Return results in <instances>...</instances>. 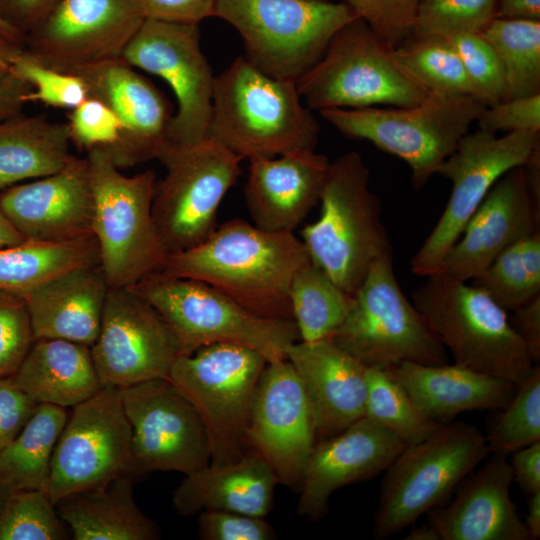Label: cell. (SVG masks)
<instances>
[{
    "label": "cell",
    "mask_w": 540,
    "mask_h": 540,
    "mask_svg": "<svg viewBox=\"0 0 540 540\" xmlns=\"http://www.w3.org/2000/svg\"><path fill=\"white\" fill-rule=\"evenodd\" d=\"M310 261L294 232L265 231L235 218L199 245L168 253L163 270L204 282L256 316L293 320L290 285Z\"/></svg>",
    "instance_id": "6da1fadb"
},
{
    "label": "cell",
    "mask_w": 540,
    "mask_h": 540,
    "mask_svg": "<svg viewBox=\"0 0 540 540\" xmlns=\"http://www.w3.org/2000/svg\"><path fill=\"white\" fill-rule=\"evenodd\" d=\"M320 131L296 82L272 78L244 56L215 76L209 137L242 160L315 150Z\"/></svg>",
    "instance_id": "7a4b0ae2"
},
{
    "label": "cell",
    "mask_w": 540,
    "mask_h": 540,
    "mask_svg": "<svg viewBox=\"0 0 540 540\" xmlns=\"http://www.w3.org/2000/svg\"><path fill=\"white\" fill-rule=\"evenodd\" d=\"M319 218L301 231L311 261L354 295L371 265L392 257L381 202L370 188V170L354 151L333 162L321 193Z\"/></svg>",
    "instance_id": "3957f363"
},
{
    "label": "cell",
    "mask_w": 540,
    "mask_h": 540,
    "mask_svg": "<svg viewBox=\"0 0 540 540\" xmlns=\"http://www.w3.org/2000/svg\"><path fill=\"white\" fill-rule=\"evenodd\" d=\"M412 303L454 364L516 385L535 366L507 311L474 284L434 273L412 292Z\"/></svg>",
    "instance_id": "277c9868"
},
{
    "label": "cell",
    "mask_w": 540,
    "mask_h": 540,
    "mask_svg": "<svg viewBox=\"0 0 540 540\" xmlns=\"http://www.w3.org/2000/svg\"><path fill=\"white\" fill-rule=\"evenodd\" d=\"M296 85L310 110L410 107L431 94L397 59L394 48L357 17L332 37Z\"/></svg>",
    "instance_id": "5b68a950"
},
{
    "label": "cell",
    "mask_w": 540,
    "mask_h": 540,
    "mask_svg": "<svg viewBox=\"0 0 540 540\" xmlns=\"http://www.w3.org/2000/svg\"><path fill=\"white\" fill-rule=\"evenodd\" d=\"M86 158L100 265L109 288L130 287L163 270L168 255L152 214L156 173L126 176L103 148L87 151Z\"/></svg>",
    "instance_id": "8992f818"
},
{
    "label": "cell",
    "mask_w": 540,
    "mask_h": 540,
    "mask_svg": "<svg viewBox=\"0 0 540 540\" xmlns=\"http://www.w3.org/2000/svg\"><path fill=\"white\" fill-rule=\"evenodd\" d=\"M214 16L239 32L249 63L294 82L320 60L337 31L358 17L346 3L325 0H217Z\"/></svg>",
    "instance_id": "52a82bcc"
},
{
    "label": "cell",
    "mask_w": 540,
    "mask_h": 540,
    "mask_svg": "<svg viewBox=\"0 0 540 540\" xmlns=\"http://www.w3.org/2000/svg\"><path fill=\"white\" fill-rule=\"evenodd\" d=\"M486 107L473 97L431 95L410 107L330 108L319 113L345 137L369 141L405 161L419 190L437 174Z\"/></svg>",
    "instance_id": "ba28073f"
},
{
    "label": "cell",
    "mask_w": 540,
    "mask_h": 540,
    "mask_svg": "<svg viewBox=\"0 0 540 540\" xmlns=\"http://www.w3.org/2000/svg\"><path fill=\"white\" fill-rule=\"evenodd\" d=\"M129 288L163 316L181 355L210 344L233 343L259 352L270 362L285 359L288 348L300 340L294 320L256 316L198 280L161 270Z\"/></svg>",
    "instance_id": "9c48e42d"
},
{
    "label": "cell",
    "mask_w": 540,
    "mask_h": 540,
    "mask_svg": "<svg viewBox=\"0 0 540 540\" xmlns=\"http://www.w3.org/2000/svg\"><path fill=\"white\" fill-rule=\"evenodd\" d=\"M489 454L484 434L454 421L407 445L385 470L373 534L386 539L440 506Z\"/></svg>",
    "instance_id": "30bf717a"
},
{
    "label": "cell",
    "mask_w": 540,
    "mask_h": 540,
    "mask_svg": "<svg viewBox=\"0 0 540 540\" xmlns=\"http://www.w3.org/2000/svg\"><path fill=\"white\" fill-rule=\"evenodd\" d=\"M267 359L239 344L215 343L173 363L170 380L193 404L205 426L211 464L231 463L247 451V429Z\"/></svg>",
    "instance_id": "8fae6325"
},
{
    "label": "cell",
    "mask_w": 540,
    "mask_h": 540,
    "mask_svg": "<svg viewBox=\"0 0 540 540\" xmlns=\"http://www.w3.org/2000/svg\"><path fill=\"white\" fill-rule=\"evenodd\" d=\"M331 339L367 367L448 363L446 348L399 286L392 257L372 263Z\"/></svg>",
    "instance_id": "7c38bea8"
},
{
    "label": "cell",
    "mask_w": 540,
    "mask_h": 540,
    "mask_svg": "<svg viewBox=\"0 0 540 540\" xmlns=\"http://www.w3.org/2000/svg\"><path fill=\"white\" fill-rule=\"evenodd\" d=\"M156 159L165 167L156 181L152 214L167 253L190 249L217 227V211L241 174L242 159L212 138L192 145L165 141Z\"/></svg>",
    "instance_id": "4fadbf2b"
},
{
    "label": "cell",
    "mask_w": 540,
    "mask_h": 540,
    "mask_svg": "<svg viewBox=\"0 0 540 540\" xmlns=\"http://www.w3.org/2000/svg\"><path fill=\"white\" fill-rule=\"evenodd\" d=\"M539 148L540 132L514 131L500 137L481 129L468 132L437 171L452 182L451 195L414 254L411 271L424 277L437 273L491 187L509 170L525 165Z\"/></svg>",
    "instance_id": "5bb4252c"
},
{
    "label": "cell",
    "mask_w": 540,
    "mask_h": 540,
    "mask_svg": "<svg viewBox=\"0 0 540 540\" xmlns=\"http://www.w3.org/2000/svg\"><path fill=\"white\" fill-rule=\"evenodd\" d=\"M127 473L136 476L121 389L102 386L68 413L44 492L56 505L71 494L102 487Z\"/></svg>",
    "instance_id": "9a60e30c"
},
{
    "label": "cell",
    "mask_w": 540,
    "mask_h": 540,
    "mask_svg": "<svg viewBox=\"0 0 540 540\" xmlns=\"http://www.w3.org/2000/svg\"><path fill=\"white\" fill-rule=\"evenodd\" d=\"M162 78L177 101L166 142L192 145L209 138L215 76L200 45L198 24L145 19L122 57Z\"/></svg>",
    "instance_id": "2e32d148"
},
{
    "label": "cell",
    "mask_w": 540,
    "mask_h": 540,
    "mask_svg": "<svg viewBox=\"0 0 540 540\" xmlns=\"http://www.w3.org/2000/svg\"><path fill=\"white\" fill-rule=\"evenodd\" d=\"M132 432L134 473L177 471L185 475L210 463L202 419L168 379H153L121 389Z\"/></svg>",
    "instance_id": "e0dca14e"
},
{
    "label": "cell",
    "mask_w": 540,
    "mask_h": 540,
    "mask_svg": "<svg viewBox=\"0 0 540 540\" xmlns=\"http://www.w3.org/2000/svg\"><path fill=\"white\" fill-rule=\"evenodd\" d=\"M90 350L101 387L120 389L167 379L181 355L179 342L163 316L129 287L109 288L99 333Z\"/></svg>",
    "instance_id": "ac0fdd59"
},
{
    "label": "cell",
    "mask_w": 540,
    "mask_h": 540,
    "mask_svg": "<svg viewBox=\"0 0 540 540\" xmlns=\"http://www.w3.org/2000/svg\"><path fill=\"white\" fill-rule=\"evenodd\" d=\"M145 18L134 0H58L23 51L67 73L122 57Z\"/></svg>",
    "instance_id": "d6986e66"
},
{
    "label": "cell",
    "mask_w": 540,
    "mask_h": 540,
    "mask_svg": "<svg viewBox=\"0 0 540 540\" xmlns=\"http://www.w3.org/2000/svg\"><path fill=\"white\" fill-rule=\"evenodd\" d=\"M316 442L310 405L294 367L287 358L267 362L252 404L248 451L270 465L279 483L299 491Z\"/></svg>",
    "instance_id": "ffe728a7"
},
{
    "label": "cell",
    "mask_w": 540,
    "mask_h": 540,
    "mask_svg": "<svg viewBox=\"0 0 540 540\" xmlns=\"http://www.w3.org/2000/svg\"><path fill=\"white\" fill-rule=\"evenodd\" d=\"M540 202L531 191L524 166L500 177L467 221L437 273L467 282L504 249L537 231Z\"/></svg>",
    "instance_id": "44dd1931"
},
{
    "label": "cell",
    "mask_w": 540,
    "mask_h": 540,
    "mask_svg": "<svg viewBox=\"0 0 540 540\" xmlns=\"http://www.w3.org/2000/svg\"><path fill=\"white\" fill-rule=\"evenodd\" d=\"M0 207L25 240L65 242L93 235L94 196L87 158L0 192Z\"/></svg>",
    "instance_id": "7402d4cb"
},
{
    "label": "cell",
    "mask_w": 540,
    "mask_h": 540,
    "mask_svg": "<svg viewBox=\"0 0 540 540\" xmlns=\"http://www.w3.org/2000/svg\"><path fill=\"white\" fill-rule=\"evenodd\" d=\"M72 74L83 78L90 96L105 102L121 122L118 141L105 149L119 169L157 157L173 116L171 104L159 89L122 58Z\"/></svg>",
    "instance_id": "603a6c76"
},
{
    "label": "cell",
    "mask_w": 540,
    "mask_h": 540,
    "mask_svg": "<svg viewBox=\"0 0 540 540\" xmlns=\"http://www.w3.org/2000/svg\"><path fill=\"white\" fill-rule=\"evenodd\" d=\"M407 446L397 435L364 416L342 432L317 441L300 485L297 512L319 521L332 494L385 471Z\"/></svg>",
    "instance_id": "cb8c5ba5"
},
{
    "label": "cell",
    "mask_w": 540,
    "mask_h": 540,
    "mask_svg": "<svg viewBox=\"0 0 540 540\" xmlns=\"http://www.w3.org/2000/svg\"><path fill=\"white\" fill-rule=\"evenodd\" d=\"M305 390L317 441L365 416L367 366L331 338L297 341L286 353Z\"/></svg>",
    "instance_id": "d4e9b609"
},
{
    "label": "cell",
    "mask_w": 540,
    "mask_h": 540,
    "mask_svg": "<svg viewBox=\"0 0 540 540\" xmlns=\"http://www.w3.org/2000/svg\"><path fill=\"white\" fill-rule=\"evenodd\" d=\"M330 163L315 150L249 160L244 198L253 225L293 232L320 201Z\"/></svg>",
    "instance_id": "484cf974"
},
{
    "label": "cell",
    "mask_w": 540,
    "mask_h": 540,
    "mask_svg": "<svg viewBox=\"0 0 540 540\" xmlns=\"http://www.w3.org/2000/svg\"><path fill=\"white\" fill-rule=\"evenodd\" d=\"M513 470L506 456L491 454L468 475L455 499L427 512L441 540H529L510 497Z\"/></svg>",
    "instance_id": "4316f807"
},
{
    "label": "cell",
    "mask_w": 540,
    "mask_h": 540,
    "mask_svg": "<svg viewBox=\"0 0 540 540\" xmlns=\"http://www.w3.org/2000/svg\"><path fill=\"white\" fill-rule=\"evenodd\" d=\"M109 290L100 264L62 273L24 296L34 339H63L91 347Z\"/></svg>",
    "instance_id": "83f0119b"
},
{
    "label": "cell",
    "mask_w": 540,
    "mask_h": 540,
    "mask_svg": "<svg viewBox=\"0 0 540 540\" xmlns=\"http://www.w3.org/2000/svg\"><path fill=\"white\" fill-rule=\"evenodd\" d=\"M386 371L432 420L445 424L473 410H501L517 385L456 364L403 362Z\"/></svg>",
    "instance_id": "f1b7e54d"
},
{
    "label": "cell",
    "mask_w": 540,
    "mask_h": 540,
    "mask_svg": "<svg viewBox=\"0 0 540 540\" xmlns=\"http://www.w3.org/2000/svg\"><path fill=\"white\" fill-rule=\"evenodd\" d=\"M278 479L257 453L185 475L173 493V506L183 516L200 511H230L265 517L272 509Z\"/></svg>",
    "instance_id": "f546056e"
},
{
    "label": "cell",
    "mask_w": 540,
    "mask_h": 540,
    "mask_svg": "<svg viewBox=\"0 0 540 540\" xmlns=\"http://www.w3.org/2000/svg\"><path fill=\"white\" fill-rule=\"evenodd\" d=\"M12 378L38 404L64 408L101 388L90 347L63 339L34 340Z\"/></svg>",
    "instance_id": "4dcf8cb0"
},
{
    "label": "cell",
    "mask_w": 540,
    "mask_h": 540,
    "mask_svg": "<svg viewBox=\"0 0 540 540\" xmlns=\"http://www.w3.org/2000/svg\"><path fill=\"white\" fill-rule=\"evenodd\" d=\"M137 477L123 474L106 485L71 494L55 505L75 540H157L158 526L133 497Z\"/></svg>",
    "instance_id": "1f68e13d"
},
{
    "label": "cell",
    "mask_w": 540,
    "mask_h": 540,
    "mask_svg": "<svg viewBox=\"0 0 540 540\" xmlns=\"http://www.w3.org/2000/svg\"><path fill=\"white\" fill-rule=\"evenodd\" d=\"M66 123L20 113L0 122V191L60 171L73 156Z\"/></svg>",
    "instance_id": "d6a6232c"
},
{
    "label": "cell",
    "mask_w": 540,
    "mask_h": 540,
    "mask_svg": "<svg viewBox=\"0 0 540 540\" xmlns=\"http://www.w3.org/2000/svg\"><path fill=\"white\" fill-rule=\"evenodd\" d=\"M100 264L94 235L65 242H23L0 248V290L24 297L52 278Z\"/></svg>",
    "instance_id": "836d02e7"
},
{
    "label": "cell",
    "mask_w": 540,
    "mask_h": 540,
    "mask_svg": "<svg viewBox=\"0 0 540 540\" xmlns=\"http://www.w3.org/2000/svg\"><path fill=\"white\" fill-rule=\"evenodd\" d=\"M67 408L38 404L15 439L0 452V482L9 490H43Z\"/></svg>",
    "instance_id": "e575fe53"
},
{
    "label": "cell",
    "mask_w": 540,
    "mask_h": 540,
    "mask_svg": "<svg viewBox=\"0 0 540 540\" xmlns=\"http://www.w3.org/2000/svg\"><path fill=\"white\" fill-rule=\"evenodd\" d=\"M289 295L293 320L303 342L331 338L353 300L312 261L295 273Z\"/></svg>",
    "instance_id": "d590c367"
},
{
    "label": "cell",
    "mask_w": 540,
    "mask_h": 540,
    "mask_svg": "<svg viewBox=\"0 0 540 540\" xmlns=\"http://www.w3.org/2000/svg\"><path fill=\"white\" fill-rule=\"evenodd\" d=\"M481 34L501 62L506 100L540 94V21L494 18Z\"/></svg>",
    "instance_id": "8d00e7d4"
},
{
    "label": "cell",
    "mask_w": 540,
    "mask_h": 540,
    "mask_svg": "<svg viewBox=\"0 0 540 540\" xmlns=\"http://www.w3.org/2000/svg\"><path fill=\"white\" fill-rule=\"evenodd\" d=\"M473 284L505 311H514L540 295V231L504 249Z\"/></svg>",
    "instance_id": "74e56055"
},
{
    "label": "cell",
    "mask_w": 540,
    "mask_h": 540,
    "mask_svg": "<svg viewBox=\"0 0 540 540\" xmlns=\"http://www.w3.org/2000/svg\"><path fill=\"white\" fill-rule=\"evenodd\" d=\"M394 53L431 95L473 97L482 101L459 55L446 39L410 37L394 48Z\"/></svg>",
    "instance_id": "f35d334b"
},
{
    "label": "cell",
    "mask_w": 540,
    "mask_h": 540,
    "mask_svg": "<svg viewBox=\"0 0 540 540\" xmlns=\"http://www.w3.org/2000/svg\"><path fill=\"white\" fill-rule=\"evenodd\" d=\"M366 390L365 416L407 445L425 440L442 425L429 418L386 370L367 367Z\"/></svg>",
    "instance_id": "ab89813d"
},
{
    "label": "cell",
    "mask_w": 540,
    "mask_h": 540,
    "mask_svg": "<svg viewBox=\"0 0 540 540\" xmlns=\"http://www.w3.org/2000/svg\"><path fill=\"white\" fill-rule=\"evenodd\" d=\"M489 454L506 456L540 441V367L517 384L509 403L484 434Z\"/></svg>",
    "instance_id": "60d3db41"
},
{
    "label": "cell",
    "mask_w": 540,
    "mask_h": 540,
    "mask_svg": "<svg viewBox=\"0 0 540 540\" xmlns=\"http://www.w3.org/2000/svg\"><path fill=\"white\" fill-rule=\"evenodd\" d=\"M66 527L43 490H11L0 507V540H63Z\"/></svg>",
    "instance_id": "b9f144b4"
},
{
    "label": "cell",
    "mask_w": 540,
    "mask_h": 540,
    "mask_svg": "<svg viewBox=\"0 0 540 540\" xmlns=\"http://www.w3.org/2000/svg\"><path fill=\"white\" fill-rule=\"evenodd\" d=\"M497 5L498 0H421L410 37L445 39L482 33L496 18Z\"/></svg>",
    "instance_id": "7bdbcfd3"
},
{
    "label": "cell",
    "mask_w": 540,
    "mask_h": 540,
    "mask_svg": "<svg viewBox=\"0 0 540 540\" xmlns=\"http://www.w3.org/2000/svg\"><path fill=\"white\" fill-rule=\"evenodd\" d=\"M12 73L32 87L28 102L72 110L90 96L86 82L79 75L44 66L23 49L14 61Z\"/></svg>",
    "instance_id": "ee69618b"
},
{
    "label": "cell",
    "mask_w": 540,
    "mask_h": 540,
    "mask_svg": "<svg viewBox=\"0 0 540 540\" xmlns=\"http://www.w3.org/2000/svg\"><path fill=\"white\" fill-rule=\"evenodd\" d=\"M459 55L463 66L485 105L506 100L501 62L481 33H462L445 38Z\"/></svg>",
    "instance_id": "f6af8a7d"
},
{
    "label": "cell",
    "mask_w": 540,
    "mask_h": 540,
    "mask_svg": "<svg viewBox=\"0 0 540 540\" xmlns=\"http://www.w3.org/2000/svg\"><path fill=\"white\" fill-rule=\"evenodd\" d=\"M34 340L24 297L0 290V378L16 372Z\"/></svg>",
    "instance_id": "bcb514c9"
},
{
    "label": "cell",
    "mask_w": 540,
    "mask_h": 540,
    "mask_svg": "<svg viewBox=\"0 0 540 540\" xmlns=\"http://www.w3.org/2000/svg\"><path fill=\"white\" fill-rule=\"evenodd\" d=\"M66 124L71 143L86 152L94 148L112 147L118 141L122 129L115 112L93 96L70 110Z\"/></svg>",
    "instance_id": "7dc6e473"
},
{
    "label": "cell",
    "mask_w": 540,
    "mask_h": 540,
    "mask_svg": "<svg viewBox=\"0 0 540 540\" xmlns=\"http://www.w3.org/2000/svg\"><path fill=\"white\" fill-rule=\"evenodd\" d=\"M420 2L421 0H345L357 16L393 48L411 36Z\"/></svg>",
    "instance_id": "c3c4849f"
},
{
    "label": "cell",
    "mask_w": 540,
    "mask_h": 540,
    "mask_svg": "<svg viewBox=\"0 0 540 540\" xmlns=\"http://www.w3.org/2000/svg\"><path fill=\"white\" fill-rule=\"evenodd\" d=\"M198 534L203 540H271L276 534L264 517L230 511H202Z\"/></svg>",
    "instance_id": "681fc988"
},
{
    "label": "cell",
    "mask_w": 540,
    "mask_h": 540,
    "mask_svg": "<svg viewBox=\"0 0 540 540\" xmlns=\"http://www.w3.org/2000/svg\"><path fill=\"white\" fill-rule=\"evenodd\" d=\"M478 129L540 132V94L515 98L486 107L476 120Z\"/></svg>",
    "instance_id": "f907efd6"
},
{
    "label": "cell",
    "mask_w": 540,
    "mask_h": 540,
    "mask_svg": "<svg viewBox=\"0 0 540 540\" xmlns=\"http://www.w3.org/2000/svg\"><path fill=\"white\" fill-rule=\"evenodd\" d=\"M37 406L12 376L0 378V452L15 439Z\"/></svg>",
    "instance_id": "816d5d0a"
},
{
    "label": "cell",
    "mask_w": 540,
    "mask_h": 540,
    "mask_svg": "<svg viewBox=\"0 0 540 540\" xmlns=\"http://www.w3.org/2000/svg\"><path fill=\"white\" fill-rule=\"evenodd\" d=\"M145 19L199 24L215 14L217 0H134Z\"/></svg>",
    "instance_id": "f5cc1de1"
},
{
    "label": "cell",
    "mask_w": 540,
    "mask_h": 540,
    "mask_svg": "<svg viewBox=\"0 0 540 540\" xmlns=\"http://www.w3.org/2000/svg\"><path fill=\"white\" fill-rule=\"evenodd\" d=\"M58 0H0V17L25 36L36 28Z\"/></svg>",
    "instance_id": "db71d44e"
},
{
    "label": "cell",
    "mask_w": 540,
    "mask_h": 540,
    "mask_svg": "<svg viewBox=\"0 0 540 540\" xmlns=\"http://www.w3.org/2000/svg\"><path fill=\"white\" fill-rule=\"evenodd\" d=\"M512 312L509 321L536 365L540 361V295Z\"/></svg>",
    "instance_id": "11a10c76"
},
{
    "label": "cell",
    "mask_w": 540,
    "mask_h": 540,
    "mask_svg": "<svg viewBox=\"0 0 540 540\" xmlns=\"http://www.w3.org/2000/svg\"><path fill=\"white\" fill-rule=\"evenodd\" d=\"M514 481L526 494L540 492V441L525 446L512 454Z\"/></svg>",
    "instance_id": "9f6ffc18"
},
{
    "label": "cell",
    "mask_w": 540,
    "mask_h": 540,
    "mask_svg": "<svg viewBox=\"0 0 540 540\" xmlns=\"http://www.w3.org/2000/svg\"><path fill=\"white\" fill-rule=\"evenodd\" d=\"M31 90L32 87L16 75L0 84V122L20 113Z\"/></svg>",
    "instance_id": "6f0895ef"
},
{
    "label": "cell",
    "mask_w": 540,
    "mask_h": 540,
    "mask_svg": "<svg viewBox=\"0 0 540 540\" xmlns=\"http://www.w3.org/2000/svg\"><path fill=\"white\" fill-rule=\"evenodd\" d=\"M496 18L540 21V0H498Z\"/></svg>",
    "instance_id": "680465c9"
},
{
    "label": "cell",
    "mask_w": 540,
    "mask_h": 540,
    "mask_svg": "<svg viewBox=\"0 0 540 540\" xmlns=\"http://www.w3.org/2000/svg\"><path fill=\"white\" fill-rule=\"evenodd\" d=\"M22 47L15 45L0 36V84L7 81L14 74L12 67Z\"/></svg>",
    "instance_id": "91938a15"
},
{
    "label": "cell",
    "mask_w": 540,
    "mask_h": 540,
    "mask_svg": "<svg viewBox=\"0 0 540 540\" xmlns=\"http://www.w3.org/2000/svg\"><path fill=\"white\" fill-rule=\"evenodd\" d=\"M529 540L540 538V492L528 496L527 515L523 521Z\"/></svg>",
    "instance_id": "94428289"
},
{
    "label": "cell",
    "mask_w": 540,
    "mask_h": 540,
    "mask_svg": "<svg viewBox=\"0 0 540 540\" xmlns=\"http://www.w3.org/2000/svg\"><path fill=\"white\" fill-rule=\"evenodd\" d=\"M24 240L25 239L13 227L0 207V248L19 244Z\"/></svg>",
    "instance_id": "6125c7cd"
},
{
    "label": "cell",
    "mask_w": 540,
    "mask_h": 540,
    "mask_svg": "<svg viewBox=\"0 0 540 540\" xmlns=\"http://www.w3.org/2000/svg\"><path fill=\"white\" fill-rule=\"evenodd\" d=\"M405 540H441L438 531L427 522V524L413 527L404 537Z\"/></svg>",
    "instance_id": "be15d7a7"
},
{
    "label": "cell",
    "mask_w": 540,
    "mask_h": 540,
    "mask_svg": "<svg viewBox=\"0 0 540 540\" xmlns=\"http://www.w3.org/2000/svg\"><path fill=\"white\" fill-rule=\"evenodd\" d=\"M0 36L9 42L23 46L24 37L12 26H10L6 21L0 17Z\"/></svg>",
    "instance_id": "e7e4bbea"
},
{
    "label": "cell",
    "mask_w": 540,
    "mask_h": 540,
    "mask_svg": "<svg viewBox=\"0 0 540 540\" xmlns=\"http://www.w3.org/2000/svg\"><path fill=\"white\" fill-rule=\"evenodd\" d=\"M10 491L11 490H9L4 484L0 482V507L4 503Z\"/></svg>",
    "instance_id": "03108f58"
}]
</instances>
